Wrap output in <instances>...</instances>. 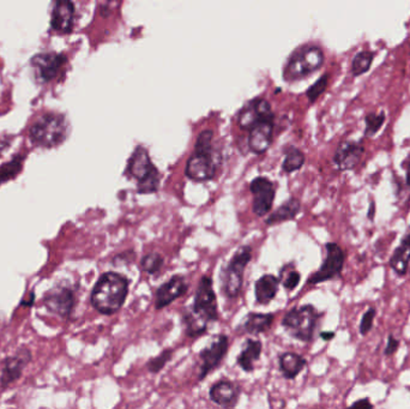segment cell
Wrapping results in <instances>:
<instances>
[{
    "mask_svg": "<svg viewBox=\"0 0 410 409\" xmlns=\"http://www.w3.org/2000/svg\"><path fill=\"white\" fill-rule=\"evenodd\" d=\"M278 289H280V279L271 274H265L255 282V301L260 305H269L276 298Z\"/></svg>",
    "mask_w": 410,
    "mask_h": 409,
    "instance_id": "cell-21",
    "label": "cell"
},
{
    "mask_svg": "<svg viewBox=\"0 0 410 409\" xmlns=\"http://www.w3.org/2000/svg\"><path fill=\"white\" fill-rule=\"evenodd\" d=\"M327 76H323L322 78L317 82V83L314 84L313 87L310 89V92H309V97H310V100H316L317 97L322 94L325 89H327Z\"/></svg>",
    "mask_w": 410,
    "mask_h": 409,
    "instance_id": "cell-36",
    "label": "cell"
},
{
    "mask_svg": "<svg viewBox=\"0 0 410 409\" xmlns=\"http://www.w3.org/2000/svg\"><path fill=\"white\" fill-rule=\"evenodd\" d=\"M64 64L65 58L57 53H42L35 55L31 60L35 77L42 83L53 80L55 76L58 75Z\"/></svg>",
    "mask_w": 410,
    "mask_h": 409,
    "instance_id": "cell-14",
    "label": "cell"
},
{
    "mask_svg": "<svg viewBox=\"0 0 410 409\" xmlns=\"http://www.w3.org/2000/svg\"><path fill=\"white\" fill-rule=\"evenodd\" d=\"M305 154L297 148H290L287 151L285 159L282 165V169L285 173H294L299 169H302V166L305 165Z\"/></svg>",
    "mask_w": 410,
    "mask_h": 409,
    "instance_id": "cell-27",
    "label": "cell"
},
{
    "mask_svg": "<svg viewBox=\"0 0 410 409\" xmlns=\"http://www.w3.org/2000/svg\"><path fill=\"white\" fill-rule=\"evenodd\" d=\"M374 53L371 50H361L358 55L353 58L352 62V74L355 77L364 75L371 69L373 63Z\"/></svg>",
    "mask_w": 410,
    "mask_h": 409,
    "instance_id": "cell-28",
    "label": "cell"
},
{
    "mask_svg": "<svg viewBox=\"0 0 410 409\" xmlns=\"http://www.w3.org/2000/svg\"><path fill=\"white\" fill-rule=\"evenodd\" d=\"M22 161L23 160L18 158V159L13 160L11 162L6 163L5 166L0 168V184L16 176L17 173L21 169Z\"/></svg>",
    "mask_w": 410,
    "mask_h": 409,
    "instance_id": "cell-35",
    "label": "cell"
},
{
    "mask_svg": "<svg viewBox=\"0 0 410 409\" xmlns=\"http://www.w3.org/2000/svg\"><path fill=\"white\" fill-rule=\"evenodd\" d=\"M45 304L52 312L58 313L66 317L75 306V296L71 289L66 287H58L50 291L45 298Z\"/></svg>",
    "mask_w": 410,
    "mask_h": 409,
    "instance_id": "cell-18",
    "label": "cell"
},
{
    "mask_svg": "<svg viewBox=\"0 0 410 409\" xmlns=\"http://www.w3.org/2000/svg\"><path fill=\"white\" fill-rule=\"evenodd\" d=\"M50 25L59 33L71 32L75 25V5L71 0H55Z\"/></svg>",
    "mask_w": 410,
    "mask_h": 409,
    "instance_id": "cell-17",
    "label": "cell"
},
{
    "mask_svg": "<svg viewBox=\"0 0 410 409\" xmlns=\"http://www.w3.org/2000/svg\"><path fill=\"white\" fill-rule=\"evenodd\" d=\"M213 134L211 131H203L197 138L195 153L188 160L185 176L195 183H206L216 176L218 165L213 155Z\"/></svg>",
    "mask_w": 410,
    "mask_h": 409,
    "instance_id": "cell-2",
    "label": "cell"
},
{
    "mask_svg": "<svg viewBox=\"0 0 410 409\" xmlns=\"http://www.w3.org/2000/svg\"><path fill=\"white\" fill-rule=\"evenodd\" d=\"M66 134L67 124L65 118L55 113L42 116L30 127L31 142L41 148L59 146L65 141Z\"/></svg>",
    "mask_w": 410,
    "mask_h": 409,
    "instance_id": "cell-6",
    "label": "cell"
},
{
    "mask_svg": "<svg viewBox=\"0 0 410 409\" xmlns=\"http://www.w3.org/2000/svg\"><path fill=\"white\" fill-rule=\"evenodd\" d=\"M335 331H322V333H320V338L324 340V341L329 342L332 338H335Z\"/></svg>",
    "mask_w": 410,
    "mask_h": 409,
    "instance_id": "cell-40",
    "label": "cell"
},
{
    "mask_svg": "<svg viewBox=\"0 0 410 409\" xmlns=\"http://www.w3.org/2000/svg\"><path fill=\"white\" fill-rule=\"evenodd\" d=\"M401 346V341L398 338H395L394 334H390L388 336V341H386V349H384V355L386 356H393L396 354L398 348Z\"/></svg>",
    "mask_w": 410,
    "mask_h": 409,
    "instance_id": "cell-37",
    "label": "cell"
},
{
    "mask_svg": "<svg viewBox=\"0 0 410 409\" xmlns=\"http://www.w3.org/2000/svg\"><path fill=\"white\" fill-rule=\"evenodd\" d=\"M263 351V345L260 340L247 338L243 351L236 358V363L239 368H241L246 373H251L255 371V363L260 359Z\"/></svg>",
    "mask_w": 410,
    "mask_h": 409,
    "instance_id": "cell-22",
    "label": "cell"
},
{
    "mask_svg": "<svg viewBox=\"0 0 410 409\" xmlns=\"http://www.w3.org/2000/svg\"><path fill=\"white\" fill-rule=\"evenodd\" d=\"M125 176L137 181V193L153 195L160 190L161 174L144 146H137L131 155Z\"/></svg>",
    "mask_w": 410,
    "mask_h": 409,
    "instance_id": "cell-3",
    "label": "cell"
},
{
    "mask_svg": "<svg viewBox=\"0 0 410 409\" xmlns=\"http://www.w3.org/2000/svg\"><path fill=\"white\" fill-rule=\"evenodd\" d=\"M228 349H229V338L225 334L215 336L210 346L202 349L199 353V359H201V368H199V377H198L199 382L204 380L210 372L216 370L221 365L223 359L226 358Z\"/></svg>",
    "mask_w": 410,
    "mask_h": 409,
    "instance_id": "cell-10",
    "label": "cell"
},
{
    "mask_svg": "<svg viewBox=\"0 0 410 409\" xmlns=\"http://www.w3.org/2000/svg\"><path fill=\"white\" fill-rule=\"evenodd\" d=\"M364 154L365 146L360 141H344L337 146L332 162L339 172L354 171Z\"/></svg>",
    "mask_w": 410,
    "mask_h": 409,
    "instance_id": "cell-12",
    "label": "cell"
},
{
    "mask_svg": "<svg viewBox=\"0 0 410 409\" xmlns=\"http://www.w3.org/2000/svg\"><path fill=\"white\" fill-rule=\"evenodd\" d=\"M129 284L130 281L122 274L105 272L92 289L90 298L92 307L107 316L119 312L129 296Z\"/></svg>",
    "mask_w": 410,
    "mask_h": 409,
    "instance_id": "cell-1",
    "label": "cell"
},
{
    "mask_svg": "<svg viewBox=\"0 0 410 409\" xmlns=\"http://www.w3.org/2000/svg\"><path fill=\"white\" fill-rule=\"evenodd\" d=\"M240 387L233 383L232 380L223 378L218 380V383L211 385L209 390L210 400L220 405V407H234L238 403L240 396Z\"/></svg>",
    "mask_w": 410,
    "mask_h": 409,
    "instance_id": "cell-16",
    "label": "cell"
},
{
    "mask_svg": "<svg viewBox=\"0 0 410 409\" xmlns=\"http://www.w3.org/2000/svg\"><path fill=\"white\" fill-rule=\"evenodd\" d=\"M351 407H359V408H373L374 405L372 402L369 401V397H365V398H360L358 401L353 402Z\"/></svg>",
    "mask_w": 410,
    "mask_h": 409,
    "instance_id": "cell-38",
    "label": "cell"
},
{
    "mask_svg": "<svg viewBox=\"0 0 410 409\" xmlns=\"http://www.w3.org/2000/svg\"><path fill=\"white\" fill-rule=\"evenodd\" d=\"M406 183L410 188V155L406 161Z\"/></svg>",
    "mask_w": 410,
    "mask_h": 409,
    "instance_id": "cell-41",
    "label": "cell"
},
{
    "mask_svg": "<svg viewBox=\"0 0 410 409\" xmlns=\"http://www.w3.org/2000/svg\"><path fill=\"white\" fill-rule=\"evenodd\" d=\"M269 119H272V112L268 101L255 100L239 114V125L241 129L250 131L253 126Z\"/></svg>",
    "mask_w": 410,
    "mask_h": 409,
    "instance_id": "cell-15",
    "label": "cell"
},
{
    "mask_svg": "<svg viewBox=\"0 0 410 409\" xmlns=\"http://www.w3.org/2000/svg\"><path fill=\"white\" fill-rule=\"evenodd\" d=\"M376 210H377V208H376V201L371 200L369 201V213H367V219H369V221H374Z\"/></svg>",
    "mask_w": 410,
    "mask_h": 409,
    "instance_id": "cell-39",
    "label": "cell"
},
{
    "mask_svg": "<svg viewBox=\"0 0 410 409\" xmlns=\"http://www.w3.org/2000/svg\"><path fill=\"white\" fill-rule=\"evenodd\" d=\"M189 291V284L183 275H173L156 289L155 309L164 310L171 305L173 301L184 297Z\"/></svg>",
    "mask_w": 410,
    "mask_h": 409,
    "instance_id": "cell-13",
    "label": "cell"
},
{
    "mask_svg": "<svg viewBox=\"0 0 410 409\" xmlns=\"http://www.w3.org/2000/svg\"><path fill=\"white\" fill-rule=\"evenodd\" d=\"M322 316L323 312H319L311 304L297 306L285 313L282 319V326L295 340L311 343L314 340V334Z\"/></svg>",
    "mask_w": 410,
    "mask_h": 409,
    "instance_id": "cell-4",
    "label": "cell"
},
{
    "mask_svg": "<svg viewBox=\"0 0 410 409\" xmlns=\"http://www.w3.org/2000/svg\"><path fill=\"white\" fill-rule=\"evenodd\" d=\"M302 212V202L297 197H290L289 200L275 209L269 217H267L265 223L268 226L278 225L282 222L292 221Z\"/></svg>",
    "mask_w": 410,
    "mask_h": 409,
    "instance_id": "cell-24",
    "label": "cell"
},
{
    "mask_svg": "<svg viewBox=\"0 0 410 409\" xmlns=\"http://www.w3.org/2000/svg\"><path fill=\"white\" fill-rule=\"evenodd\" d=\"M164 258L157 252H149L141 261V269L148 275H155L162 269Z\"/></svg>",
    "mask_w": 410,
    "mask_h": 409,
    "instance_id": "cell-30",
    "label": "cell"
},
{
    "mask_svg": "<svg viewBox=\"0 0 410 409\" xmlns=\"http://www.w3.org/2000/svg\"><path fill=\"white\" fill-rule=\"evenodd\" d=\"M386 123V113H369L365 118V136L373 137L381 131V126Z\"/></svg>",
    "mask_w": 410,
    "mask_h": 409,
    "instance_id": "cell-32",
    "label": "cell"
},
{
    "mask_svg": "<svg viewBox=\"0 0 410 409\" xmlns=\"http://www.w3.org/2000/svg\"><path fill=\"white\" fill-rule=\"evenodd\" d=\"M174 354V351L172 348H167L161 352L159 355H156L154 358L149 359L147 363L148 371L150 373H159L161 370H164V366L167 365L168 361H171Z\"/></svg>",
    "mask_w": 410,
    "mask_h": 409,
    "instance_id": "cell-33",
    "label": "cell"
},
{
    "mask_svg": "<svg viewBox=\"0 0 410 409\" xmlns=\"http://www.w3.org/2000/svg\"><path fill=\"white\" fill-rule=\"evenodd\" d=\"M389 267L394 270L400 277L404 276L409 272L410 268V226L408 227L404 237L395 249L393 255L389 259Z\"/></svg>",
    "mask_w": 410,
    "mask_h": 409,
    "instance_id": "cell-20",
    "label": "cell"
},
{
    "mask_svg": "<svg viewBox=\"0 0 410 409\" xmlns=\"http://www.w3.org/2000/svg\"><path fill=\"white\" fill-rule=\"evenodd\" d=\"M181 318L184 324L185 334L190 338H199L202 335L206 334L209 330V321L192 311V309L184 311Z\"/></svg>",
    "mask_w": 410,
    "mask_h": 409,
    "instance_id": "cell-26",
    "label": "cell"
},
{
    "mask_svg": "<svg viewBox=\"0 0 410 409\" xmlns=\"http://www.w3.org/2000/svg\"><path fill=\"white\" fill-rule=\"evenodd\" d=\"M272 134H274L272 119L262 121L260 124L253 126L250 130V136H248V146L251 151L257 155L264 154L271 146Z\"/></svg>",
    "mask_w": 410,
    "mask_h": 409,
    "instance_id": "cell-19",
    "label": "cell"
},
{
    "mask_svg": "<svg viewBox=\"0 0 410 409\" xmlns=\"http://www.w3.org/2000/svg\"><path fill=\"white\" fill-rule=\"evenodd\" d=\"M25 358L21 356H16V358H11L8 359L5 363L4 372H3V377H1V382L3 384H8L17 378H20L22 373V368L25 363Z\"/></svg>",
    "mask_w": 410,
    "mask_h": 409,
    "instance_id": "cell-29",
    "label": "cell"
},
{
    "mask_svg": "<svg viewBox=\"0 0 410 409\" xmlns=\"http://www.w3.org/2000/svg\"><path fill=\"white\" fill-rule=\"evenodd\" d=\"M250 191L253 196L252 210L258 217L267 216L271 212L276 186L267 176H257L250 183Z\"/></svg>",
    "mask_w": 410,
    "mask_h": 409,
    "instance_id": "cell-11",
    "label": "cell"
},
{
    "mask_svg": "<svg viewBox=\"0 0 410 409\" xmlns=\"http://www.w3.org/2000/svg\"><path fill=\"white\" fill-rule=\"evenodd\" d=\"M324 64V53L318 46H306L294 53L285 67V78L287 81L300 80L306 76L318 71Z\"/></svg>",
    "mask_w": 410,
    "mask_h": 409,
    "instance_id": "cell-7",
    "label": "cell"
},
{
    "mask_svg": "<svg viewBox=\"0 0 410 409\" xmlns=\"http://www.w3.org/2000/svg\"><path fill=\"white\" fill-rule=\"evenodd\" d=\"M377 317V309L374 306H371L367 311L362 314L359 324V333L361 336H366L369 331L372 330L374 319Z\"/></svg>",
    "mask_w": 410,
    "mask_h": 409,
    "instance_id": "cell-34",
    "label": "cell"
},
{
    "mask_svg": "<svg viewBox=\"0 0 410 409\" xmlns=\"http://www.w3.org/2000/svg\"><path fill=\"white\" fill-rule=\"evenodd\" d=\"M306 366L307 360L302 355L297 354L294 352H285L278 358V368L285 380H295Z\"/></svg>",
    "mask_w": 410,
    "mask_h": 409,
    "instance_id": "cell-23",
    "label": "cell"
},
{
    "mask_svg": "<svg viewBox=\"0 0 410 409\" xmlns=\"http://www.w3.org/2000/svg\"><path fill=\"white\" fill-rule=\"evenodd\" d=\"M252 261V247H241L235 251L226 267L221 272V289L223 296L235 299L243 291V275L247 265Z\"/></svg>",
    "mask_w": 410,
    "mask_h": 409,
    "instance_id": "cell-5",
    "label": "cell"
},
{
    "mask_svg": "<svg viewBox=\"0 0 410 409\" xmlns=\"http://www.w3.org/2000/svg\"><path fill=\"white\" fill-rule=\"evenodd\" d=\"M191 309L209 323L218 321V298L213 291V279L209 276H203L199 281Z\"/></svg>",
    "mask_w": 410,
    "mask_h": 409,
    "instance_id": "cell-9",
    "label": "cell"
},
{
    "mask_svg": "<svg viewBox=\"0 0 410 409\" xmlns=\"http://www.w3.org/2000/svg\"><path fill=\"white\" fill-rule=\"evenodd\" d=\"M280 275V282H282L283 287L287 291H294L302 281V275L294 268L293 264H288V265L282 268Z\"/></svg>",
    "mask_w": 410,
    "mask_h": 409,
    "instance_id": "cell-31",
    "label": "cell"
},
{
    "mask_svg": "<svg viewBox=\"0 0 410 409\" xmlns=\"http://www.w3.org/2000/svg\"><path fill=\"white\" fill-rule=\"evenodd\" d=\"M346 259H347V254L337 242H327L325 258L323 261L322 265L317 272L311 274L306 284L309 286H316V284L337 279L344 272Z\"/></svg>",
    "mask_w": 410,
    "mask_h": 409,
    "instance_id": "cell-8",
    "label": "cell"
},
{
    "mask_svg": "<svg viewBox=\"0 0 410 409\" xmlns=\"http://www.w3.org/2000/svg\"><path fill=\"white\" fill-rule=\"evenodd\" d=\"M275 321L272 313L250 312L241 324L243 334L260 335L270 330Z\"/></svg>",
    "mask_w": 410,
    "mask_h": 409,
    "instance_id": "cell-25",
    "label": "cell"
}]
</instances>
